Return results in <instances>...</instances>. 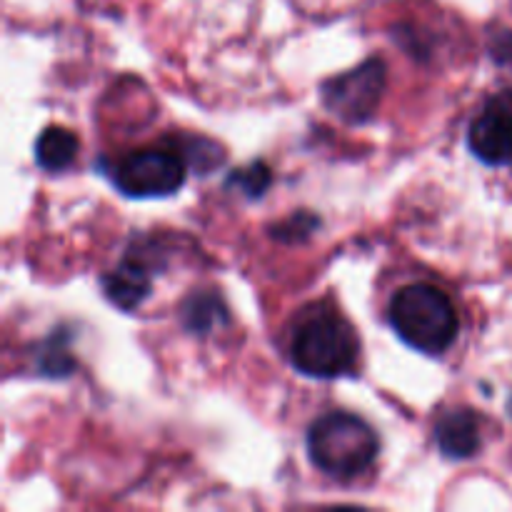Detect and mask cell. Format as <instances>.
I'll list each match as a JSON object with an SVG mask.
<instances>
[{
  "label": "cell",
  "instance_id": "cell-4",
  "mask_svg": "<svg viewBox=\"0 0 512 512\" xmlns=\"http://www.w3.org/2000/svg\"><path fill=\"white\" fill-rule=\"evenodd\" d=\"M108 175L125 198H168L185 185L188 163L178 150L145 148L110 165Z\"/></svg>",
  "mask_w": 512,
  "mask_h": 512
},
{
  "label": "cell",
  "instance_id": "cell-7",
  "mask_svg": "<svg viewBox=\"0 0 512 512\" xmlns=\"http://www.w3.org/2000/svg\"><path fill=\"white\" fill-rule=\"evenodd\" d=\"M100 288H103L105 298L115 308L130 313V310H138L150 298L153 280H150L148 265L135 258V255H128L118 268H113L100 278Z\"/></svg>",
  "mask_w": 512,
  "mask_h": 512
},
{
  "label": "cell",
  "instance_id": "cell-6",
  "mask_svg": "<svg viewBox=\"0 0 512 512\" xmlns=\"http://www.w3.org/2000/svg\"><path fill=\"white\" fill-rule=\"evenodd\" d=\"M470 153L490 168L512 163V95L490 100L468 130Z\"/></svg>",
  "mask_w": 512,
  "mask_h": 512
},
{
  "label": "cell",
  "instance_id": "cell-8",
  "mask_svg": "<svg viewBox=\"0 0 512 512\" xmlns=\"http://www.w3.org/2000/svg\"><path fill=\"white\" fill-rule=\"evenodd\" d=\"M435 443L450 460L473 458L480 450V423L473 410H448L435 425Z\"/></svg>",
  "mask_w": 512,
  "mask_h": 512
},
{
  "label": "cell",
  "instance_id": "cell-11",
  "mask_svg": "<svg viewBox=\"0 0 512 512\" xmlns=\"http://www.w3.org/2000/svg\"><path fill=\"white\" fill-rule=\"evenodd\" d=\"M70 333L65 328H55L48 338L40 343L38 353H35V370L43 378H70L78 368L73 353H70Z\"/></svg>",
  "mask_w": 512,
  "mask_h": 512
},
{
  "label": "cell",
  "instance_id": "cell-13",
  "mask_svg": "<svg viewBox=\"0 0 512 512\" xmlns=\"http://www.w3.org/2000/svg\"><path fill=\"white\" fill-rule=\"evenodd\" d=\"M315 225H318V218H313V215L308 213H295L293 218L288 220V223H283L278 228V238L283 240H298V238H305V235H310L315 230Z\"/></svg>",
  "mask_w": 512,
  "mask_h": 512
},
{
  "label": "cell",
  "instance_id": "cell-2",
  "mask_svg": "<svg viewBox=\"0 0 512 512\" xmlns=\"http://www.w3.org/2000/svg\"><path fill=\"white\" fill-rule=\"evenodd\" d=\"M388 320L405 345L425 355H443L460 330L453 300L430 283L405 285L398 290L390 300Z\"/></svg>",
  "mask_w": 512,
  "mask_h": 512
},
{
  "label": "cell",
  "instance_id": "cell-14",
  "mask_svg": "<svg viewBox=\"0 0 512 512\" xmlns=\"http://www.w3.org/2000/svg\"><path fill=\"white\" fill-rule=\"evenodd\" d=\"M493 58L500 65H512V30L510 33L498 35V40L493 43Z\"/></svg>",
  "mask_w": 512,
  "mask_h": 512
},
{
  "label": "cell",
  "instance_id": "cell-1",
  "mask_svg": "<svg viewBox=\"0 0 512 512\" xmlns=\"http://www.w3.org/2000/svg\"><path fill=\"white\" fill-rule=\"evenodd\" d=\"M358 355L353 325L333 310H308L290 338V363L308 378L333 380L353 373Z\"/></svg>",
  "mask_w": 512,
  "mask_h": 512
},
{
  "label": "cell",
  "instance_id": "cell-10",
  "mask_svg": "<svg viewBox=\"0 0 512 512\" xmlns=\"http://www.w3.org/2000/svg\"><path fill=\"white\" fill-rule=\"evenodd\" d=\"M180 318H183V325L190 333L208 335L215 328L228 323V308H225L223 298L218 293H210V290L200 293L198 290V293H193L183 303Z\"/></svg>",
  "mask_w": 512,
  "mask_h": 512
},
{
  "label": "cell",
  "instance_id": "cell-5",
  "mask_svg": "<svg viewBox=\"0 0 512 512\" xmlns=\"http://www.w3.org/2000/svg\"><path fill=\"white\" fill-rule=\"evenodd\" d=\"M385 83H388V68L380 58H370L348 73L325 80L320 95H323V105L335 118L360 125L368 123L378 110Z\"/></svg>",
  "mask_w": 512,
  "mask_h": 512
},
{
  "label": "cell",
  "instance_id": "cell-9",
  "mask_svg": "<svg viewBox=\"0 0 512 512\" xmlns=\"http://www.w3.org/2000/svg\"><path fill=\"white\" fill-rule=\"evenodd\" d=\"M78 138L70 133L68 128H58L50 125L35 140V163L48 173H60V170L70 168L78 158Z\"/></svg>",
  "mask_w": 512,
  "mask_h": 512
},
{
  "label": "cell",
  "instance_id": "cell-3",
  "mask_svg": "<svg viewBox=\"0 0 512 512\" xmlns=\"http://www.w3.org/2000/svg\"><path fill=\"white\" fill-rule=\"evenodd\" d=\"M380 440L363 418L353 413L323 415L308 430V455L320 473L335 480H355L373 468Z\"/></svg>",
  "mask_w": 512,
  "mask_h": 512
},
{
  "label": "cell",
  "instance_id": "cell-12",
  "mask_svg": "<svg viewBox=\"0 0 512 512\" xmlns=\"http://www.w3.org/2000/svg\"><path fill=\"white\" fill-rule=\"evenodd\" d=\"M273 183V173L265 163H250L248 168H240L233 170L228 178V188H238V193H243L245 198L255 200V198H263L265 190L270 188Z\"/></svg>",
  "mask_w": 512,
  "mask_h": 512
}]
</instances>
